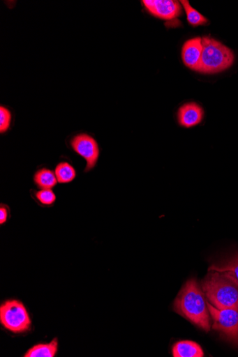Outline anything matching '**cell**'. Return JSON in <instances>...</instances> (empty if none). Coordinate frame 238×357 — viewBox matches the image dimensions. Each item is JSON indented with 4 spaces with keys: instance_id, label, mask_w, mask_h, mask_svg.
I'll return each mask as SVG.
<instances>
[{
    "instance_id": "1",
    "label": "cell",
    "mask_w": 238,
    "mask_h": 357,
    "mask_svg": "<svg viewBox=\"0 0 238 357\" xmlns=\"http://www.w3.org/2000/svg\"><path fill=\"white\" fill-rule=\"evenodd\" d=\"M176 312L206 332L211 330L209 311L202 291L195 279L186 282L174 302Z\"/></svg>"
},
{
    "instance_id": "2",
    "label": "cell",
    "mask_w": 238,
    "mask_h": 357,
    "mask_svg": "<svg viewBox=\"0 0 238 357\" xmlns=\"http://www.w3.org/2000/svg\"><path fill=\"white\" fill-rule=\"evenodd\" d=\"M201 284L209 301L217 309L238 307V282L230 273L209 271Z\"/></svg>"
},
{
    "instance_id": "3",
    "label": "cell",
    "mask_w": 238,
    "mask_h": 357,
    "mask_svg": "<svg viewBox=\"0 0 238 357\" xmlns=\"http://www.w3.org/2000/svg\"><path fill=\"white\" fill-rule=\"evenodd\" d=\"M202 52L198 72L215 74L231 67L234 54L228 47L208 37L202 38Z\"/></svg>"
},
{
    "instance_id": "4",
    "label": "cell",
    "mask_w": 238,
    "mask_h": 357,
    "mask_svg": "<svg viewBox=\"0 0 238 357\" xmlns=\"http://www.w3.org/2000/svg\"><path fill=\"white\" fill-rule=\"evenodd\" d=\"M0 322L6 329L16 334L27 332L31 324L26 307L16 300L8 301L1 305Z\"/></svg>"
},
{
    "instance_id": "5",
    "label": "cell",
    "mask_w": 238,
    "mask_h": 357,
    "mask_svg": "<svg viewBox=\"0 0 238 357\" xmlns=\"http://www.w3.org/2000/svg\"><path fill=\"white\" fill-rule=\"evenodd\" d=\"M214 320V330L220 331L228 341L238 345V307L218 310L207 303Z\"/></svg>"
},
{
    "instance_id": "6",
    "label": "cell",
    "mask_w": 238,
    "mask_h": 357,
    "mask_svg": "<svg viewBox=\"0 0 238 357\" xmlns=\"http://www.w3.org/2000/svg\"><path fill=\"white\" fill-rule=\"evenodd\" d=\"M73 151L85 159L87 166L85 172H90L96 165L100 150L96 141L87 134H80L70 141Z\"/></svg>"
},
{
    "instance_id": "7",
    "label": "cell",
    "mask_w": 238,
    "mask_h": 357,
    "mask_svg": "<svg viewBox=\"0 0 238 357\" xmlns=\"http://www.w3.org/2000/svg\"><path fill=\"white\" fill-rule=\"evenodd\" d=\"M142 3L151 15L163 20H175L182 14L181 3L174 0H144Z\"/></svg>"
},
{
    "instance_id": "8",
    "label": "cell",
    "mask_w": 238,
    "mask_h": 357,
    "mask_svg": "<svg viewBox=\"0 0 238 357\" xmlns=\"http://www.w3.org/2000/svg\"><path fill=\"white\" fill-rule=\"evenodd\" d=\"M202 52V38H195L188 40L182 49V58L186 67L198 71Z\"/></svg>"
},
{
    "instance_id": "9",
    "label": "cell",
    "mask_w": 238,
    "mask_h": 357,
    "mask_svg": "<svg viewBox=\"0 0 238 357\" xmlns=\"http://www.w3.org/2000/svg\"><path fill=\"white\" fill-rule=\"evenodd\" d=\"M204 116L202 107L196 103H188L181 107L178 112L179 124L184 128H191L201 123Z\"/></svg>"
},
{
    "instance_id": "10",
    "label": "cell",
    "mask_w": 238,
    "mask_h": 357,
    "mask_svg": "<svg viewBox=\"0 0 238 357\" xmlns=\"http://www.w3.org/2000/svg\"><path fill=\"white\" fill-rule=\"evenodd\" d=\"M174 357H202L204 352L200 346L192 341H181L173 347Z\"/></svg>"
},
{
    "instance_id": "11",
    "label": "cell",
    "mask_w": 238,
    "mask_h": 357,
    "mask_svg": "<svg viewBox=\"0 0 238 357\" xmlns=\"http://www.w3.org/2000/svg\"><path fill=\"white\" fill-rule=\"evenodd\" d=\"M58 350V340L54 339L50 343L40 344L29 349L24 357H54Z\"/></svg>"
},
{
    "instance_id": "12",
    "label": "cell",
    "mask_w": 238,
    "mask_h": 357,
    "mask_svg": "<svg viewBox=\"0 0 238 357\" xmlns=\"http://www.w3.org/2000/svg\"><path fill=\"white\" fill-rule=\"evenodd\" d=\"M34 182L41 189H52L57 184L55 174L46 168L38 171L34 176Z\"/></svg>"
},
{
    "instance_id": "13",
    "label": "cell",
    "mask_w": 238,
    "mask_h": 357,
    "mask_svg": "<svg viewBox=\"0 0 238 357\" xmlns=\"http://www.w3.org/2000/svg\"><path fill=\"white\" fill-rule=\"evenodd\" d=\"M55 176L59 183H68L73 181L77 172L75 168L67 162H61L55 168Z\"/></svg>"
},
{
    "instance_id": "14",
    "label": "cell",
    "mask_w": 238,
    "mask_h": 357,
    "mask_svg": "<svg viewBox=\"0 0 238 357\" xmlns=\"http://www.w3.org/2000/svg\"><path fill=\"white\" fill-rule=\"evenodd\" d=\"M209 271L230 273L238 282V253L233 255L225 262L218 265H213L209 268Z\"/></svg>"
},
{
    "instance_id": "15",
    "label": "cell",
    "mask_w": 238,
    "mask_h": 357,
    "mask_svg": "<svg viewBox=\"0 0 238 357\" xmlns=\"http://www.w3.org/2000/svg\"><path fill=\"white\" fill-rule=\"evenodd\" d=\"M180 3L184 6L187 15L188 22L191 25L197 26L208 23V20L196 10L193 8L188 1H186V0H182Z\"/></svg>"
},
{
    "instance_id": "16",
    "label": "cell",
    "mask_w": 238,
    "mask_h": 357,
    "mask_svg": "<svg viewBox=\"0 0 238 357\" xmlns=\"http://www.w3.org/2000/svg\"><path fill=\"white\" fill-rule=\"evenodd\" d=\"M36 197L45 206L54 204L57 199L56 195L52 189H42L36 192Z\"/></svg>"
},
{
    "instance_id": "17",
    "label": "cell",
    "mask_w": 238,
    "mask_h": 357,
    "mask_svg": "<svg viewBox=\"0 0 238 357\" xmlns=\"http://www.w3.org/2000/svg\"><path fill=\"white\" fill-rule=\"evenodd\" d=\"M12 114L3 106L0 107V133L7 132L10 127Z\"/></svg>"
},
{
    "instance_id": "18",
    "label": "cell",
    "mask_w": 238,
    "mask_h": 357,
    "mask_svg": "<svg viewBox=\"0 0 238 357\" xmlns=\"http://www.w3.org/2000/svg\"><path fill=\"white\" fill-rule=\"evenodd\" d=\"M5 207L3 205H2L1 208H0V224L1 225L6 223L8 218V208Z\"/></svg>"
}]
</instances>
